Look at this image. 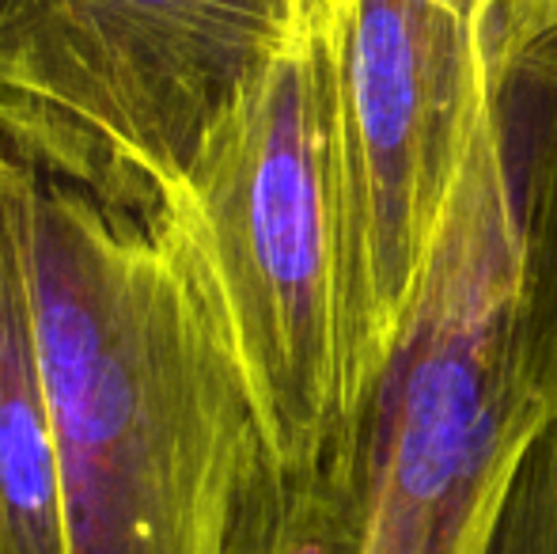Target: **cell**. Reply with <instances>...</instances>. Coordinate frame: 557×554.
<instances>
[{
    "instance_id": "cell-1",
    "label": "cell",
    "mask_w": 557,
    "mask_h": 554,
    "mask_svg": "<svg viewBox=\"0 0 557 554\" xmlns=\"http://www.w3.org/2000/svg\"><path fill=\"white\" fill-rule=\"evenodd\" d=\"M30 270L69 554H262L285 471L175 224L38 175Z\"/></svg>"
},
{
    "instance_id": "cell-2",
    "label": "cell",
    "mask_w": 557,
    "mask_h": 554,
    "mask_svg": "<svg viewBox=\"0 0 557 554\" xmlns=\"http://www.w3.org/2000/svg\"><path fill=\"white\" fill-rule=\"evenodd\" d=\"M206 274L281 471L352 436L326 0L250 76L160 209Z\"/></svg>"
},
{
    "instance_id": "cell-3",
    "label": "cell",
    "mask_w": 557,
    "mask_h": 554,
    "mask_svg": "<svg viewBox=\"0 0 557 554\" xmlns=\"http://www.w3.org/2000/svg\"><path fill=\"white\" fill-rule=\"evenodd\" d=\"M554 407L531 349L497 96L360 418V554H490L516 464Z\"/></svg>"
},
{
    "instance_id": "cell-4",
    "label": "cell",
    "mask_w": 557,
    "mask_h": 554,
    "mask_svg": "<svg viewBox=\"0 0 557 554\" xmlns=\"http://www.w3.org/2000/svg\"><path fill=\"white\" fill-rule=\"evenodd\" d=\"M315 0H0V148L137 217Z\"/></svg>"
},
{
    "instance_id": "cell-5",
    "label": "cell",
    "mask_w": 557,
    "mask_h": 554,
    "mask_svg": "<svg viewBox=\"0 0 557 554\" xmlns=\"http://www.w3.org/2000/svg\"><path fill=\"white\" fill-rule=\"evenodd\" d=\"M505 0H326L345 221V395L360 426L497 111Z\"/></svg>"
},
{
    "instance_id": "cell-6",
    "label": "cell",
    "mask_w": 557,
    "mask_h": 554,
    "mask_svg": "<svg viewBox=\"0 0 557 554\" xmlns=\"http://www.w3.org/2000/svg\"><path fill=\"white\" fill-rule=\"evenodd\" d=\"M35 178V168L0 148V554H69L30 270Z\"/></svg>"
},
{
    "instance_id": "cell-7",
    "label": "cell",
    "mask_w": 557,
    "mask_h": 554,
    "mask_svg": "<svg viewBox=\"0 0 557 554\" xmlns=\"http://www.w3.org/2000/svg\"><path fill=\"white\" fill-rule=\"evenodd\" d=\"M497 61L500 122L520 206L531 349L557 403V30Z\"/></svg>"
},
{
    "instance_id": "cell-8",
    "label": "cell",
    "mask_w": 557,
    "mask_h": 554,
    "mask_svg": "<svg viewBox=\"0 0 557 554\" xmlns=\"http://www.w3.org/2000/svg\"><path fill=\"white\" fill-rule=\"evenodd\" d=\"M364 532V456L360 426L315 471L288 475L262 554H360Z\"/></svg>"
},
{
    "instance_id": "cell-9",
    "label": "cell",
    "mask_w": 557,
    "mask_h": 554,
    "mask_svg": "<svg viewBox=\"0 0 557 554\" xmlns=\"http://www.w3.org/2000/svg\"><path fill=\"white\" fill-rule=\"evenodd\" d=\"M490 554H557V407L516 464Z\"/></svg>"
},
{
    "instance_id": "cell-10",
    "label": "cell",
    "mask_w": 557,
    "mask_h": 554,
    "mask_svg": "<svg viewBox=\"0 0 557 554\" xmlns=\"http://www.w3.org/2000/svg\"><path fill=\"white\" fill-rule=\"evenodd\" d=\"M557 30V0H505L500 4V53L535 42Z\"/></svg>"
}]
</instances>
